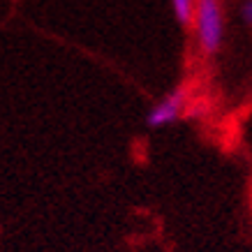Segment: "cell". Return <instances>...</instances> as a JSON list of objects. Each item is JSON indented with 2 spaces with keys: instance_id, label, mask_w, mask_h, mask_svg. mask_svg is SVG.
<instances>
[{
  "instance_id": "1",
  "label": "cell",
  "mask_w": 252,
  "mask_h": 252,
  "mask_svg": "<svg viewBox=\"0 0 252 252\" xmlns=\"http://www.w3.org/2000/svg\"><path fill=\"white\" fill-rule=\"evenodd\" d=\"M192 26H194V37H197L201 56L213 58L224 44V9H222V0H197Z\"/></svg>"
},
{
  "instance_id": "2",
  "label": "cell",
  "mask_w": 252,
  "mask_h": 252,
  "mask_svg": "<svg viewBox=\"0 0 252 252\" xmlns=\"http://www.w3.org/2000/svg\"><path fill=\"white\" fill-rule=\"evenodd\" d=\"M192 104V86L181 84L174 91H169L164 97H160L153 107L146 111L144 125L148 130H160V127H169L174 125L188 114V109Z\"/></svg>"
},
{
  "instance_id": "3",
  "label": "cell",
  "mask_w": 252,
  "mask_h": 252,
  "mask_svg": "<svg viewBox=\"0 0 252 252\" xmlns=\"http://www.w3.org/2000/svg\"><path fill=\"white\" fill-rule=\"evenodd\" d=\"M171 9H174L176 21L183 28H190L194 21V9H197V0H171Z\"/></svg>"
},
{
  "instance_id": "4",
  "label": "cell",
  "mask_w": 252,
  "mask_h": 252,
  "mask_svg": "<svg viewBox=\"0 0 252 252\" xmlns=\"http://www.w3.org/2000/svg\"><path fill=\"white\" fill-rule=\"evenodd\" d=\"M238 14H241L245 26L252 28V0H243V2H241V12H238Z\"/></svg>"
}]
</instances>
